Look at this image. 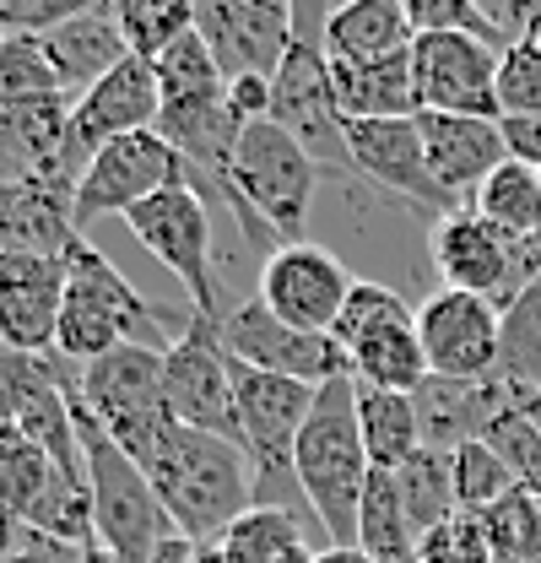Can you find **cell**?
Instances as JSON below:
<instances>
[{
  "label": "cell",
  "instance_id": "44",
  "mask_svg": "<svg viewBox=\"0 0 541 563\" xmlns=\"http://www.w3.org/2000/svg\"><path fill=\"white\" fill-rule=\"evenodd\" d=\"M0 563H87V548L49 537L27 520H11V526H0Z\"/></svg>",
  "mask_w": 541,
  "mask_h": 563
},
{
  "label": "cell",
  "instance_id": "15",
  "mask_svg": "<svg viewBox=\"0 0 541 563\" xmlns=\"http://www.w3.org/2000/svg\"><path fill=\"white\" fill-rule=\"evenodd\" d=\"M417 342L433 379H493L504 352V314L487 298L439 287L417 303Z\"/></svg>",
  "mask_w": 541,
  "mask_h": 563
},
{
  "label": "cell",
  "instance_id": "25",
  "mask_svg": "<svg viewBox=\"0 0 541 563\" xmlns=\"http://www.w3.org/2000/svg\"><path fill=\"white\" fill-rule=\"evenodd\" d=\"M346 374L352 385H368V390H401L417 396L422 379H428V357L417 342V309L390 320V325H374L363 342L346 347Z\"/></svg>",
  "mask_w": 541,
  "mask_h": 563
},
{
  "label": "cell",
  "instance_id": "56",
  "mask_svg": "<svg viewBox=\"0 0 541 563\" xmlns=\"http://www.w3.org/2000/svg\"><path fill=\"white\" fill-rule=\"evenodd\" d=\"M537 401H541V396H537Z\"/></svg>",
  "mask_w": 541,
  "mask_h": 563
},
{
  "label": "cell",
  "instance_id": "21",
  "mask_svg": "<svg viewBox=\"0 0 541 563\" xmlns=\"http://www.w3.org/2000/svg\"><path fill=\"white\" fill-rule=\"evenodd\" d=\"M422 152H428V174L439 179V190L455 207H472V196L509 163L498 120H476V114H417Z\"/></svg>",
  "mask_w": 541,
  "mask_h": 563
},
{
  "label": "cell",
  "instance_id": "4",
  "mask_svg": "<svg viewBox=\"0 0 541 563\" xmlns=\"http://www.w3.org/2000/svg\"><path fill=\"white\" fill-rule=\"evenodd\" d=\"M70 412H76V439H81V472H87V488H92V542L114 563H146L152 548L174 531L157 493L146 483V472L103 433V422L76 396H70Z\"/></svg>",
  "mask_w": 541,
  "mask_h": 563
},
{
  "label": "cell",
  "instance_id": "6",
  "mask_svg": "<svg viewBox=\"0 0 541 563\" xmlns=\"http://www.w3.org/2000/svg\"><path fill=\"white\" fill-rule=\"evenodd\" d=\"M428 261L439 272V287L487 298L504 314L520 298V287L541 272V244L537 239L520 244V239L498 233L493 222H482L472 207H461L428 222Z\"/></svg>",
  "mask_w": 541,
  "mask_h": 563
},
{
  "label": "cell",
  "instance_id": "8",
  "mask_svg": "<svg viewBox=\"0 0 541 563\" xmlns=\"http://www.w3.org/2000/svg\"><path fill=\"white\" fill-rule=\"evenodd\" d=\"M125 228L135 233V244L190 292V314H222L217 298V261H211V207L206 196L185 179L125 217Z\"/></svg>",
  "mask_w": 541,
  "mask_h": 563
},
{
  "label": "cell",
  "instance_id": "38",
  "mask_svg": "<svg viewBox=\"0 0 541 563\" xmlns=\"http://www.w3.org/2000/svg\"><path fill=\"white\" fill-rule=\"evenodd\" d=\"M152 70H157L163 103H185V98H201V92H217V87H222V70H217L201 33H185L163 60H152Z\"/></svg>",
  "mask_w": 541,
  "mask_h": 563
},
{
  "label": "cell",
  "instance_id": "54",
  "mask_svg": "<svg viewBox=\"0 0 541 563\" xmlns=\"http://www.w3.org/2000/svg\"><path fill=\"white\" fill-rule=\"evenodd\" d=\"M493 563H498V559H493Z\"/></svg>",
  "mask_w": 541,
  "mask_h": 563
},
{
  "label": "cell",
  "instance_id": "40",
  "mask_svg": "<svg viewBox=\"0 0 541 563\" xmlns=\"http://www.w3.org/2000/svg\"><path fill=\"white\" fill-rule=\"evenodd\" d=\"M401 314H411V303H406L396 287H385V282H357L352 298H346V309H341L336 331H331V342L346 352L352 342H363L374 325H390V320H401Z\"/></svg>",
  "mask_w": 541,
  "mask_h": 563
},
{
  "label": "cell",
  "instance_id": "39",
  "mask_svg": "<svg viewBox=\"0 0 541 563\" xmlns=\"http://www.w3.org/2000/svg\"><path fill=\"white\" fill-rule=\"evenodd\" d=\"M66 374L60 357H27V352L0 347V428H16L22 412Z\"/></svg>",
  "mask_w": 541,
  "mask_h": 563
},
{
  "label": "cell",
  "instance_id": "55",
  "mask_svg": "<svg viewBox=\"0 0 541 563\" xmlns=\"http://www.w3.org/2000/svg\"><path fill=\"white\" fill-rule=\"evenodd\" d=\"M537 244H541V239H537Z\"/></svg>",
  "mask_w": 541,
  "mask_h": 563
},
{
  "label": "cell",
  "instance_id": "42",
  "mask_svg": "<svg viewBox=\"0 0 541 563\" xmlns=\"http://www.w3.org/2000/svg\"><path fill=\"white\" fill-rule=\"evenodd\" d=\"M406 16H411V33H472L482 44H493L504 55V38L498 27L487 22L482 0H406Z\"/></svg>",
  "mask_w": 541,
  "mask_h": 563
},
{
  "label": "cell",
  "instance_id": "51",
  "mask_svg": "<svg viewBox=\"0 0 541 563\" xmlns=\"http://www.w3.org/2000/svg\"><path fill=\"white\" fill-rule=\"evenodd\" d=\"M87 563H114V559H109V553H103V548L92 542V548H87Z\"/></svg>",
  "mask_w": 541,
  "mask_h": 563
},
{
  "label": "cell",
  "instance_id": "5",
  "mask_svg": "<svg viewBox=\"0 0 541 563\" xmlns=\"http://www.w3.org/2000/svg\"><path fill=\"white\" fill-rule=\"evenodd\" d=\"M211 196L244 201L281 244H303L309 217H314V196H320V163L287 131H276L270 120H255V125L239 131L228 174L211 185Z\"/></svg>",
  "mask_w": 541,
  "mask_h": 563
},
{
  "label": "cell",
  "instance_id": "28",
  "mask_svg": "<svg viewBox=\"0 0 541 563\" xmlns=\"http://www.w3.org/2000/svg\"><path fill=\"white\" fill-rule=\"evenodd\" d=\"M352 548L368 563H417V526L406 515V498L396 472H374L363 504H357V537Z\"/></svg>",
  "mask_w": 541,
  "mask_h": 563
},
{
  "label": "cell",
  "instance_id": "37",
  "mask_svg": "<svg viewBox=\"0 0 541 563\" xmlns=\"http://www.w3.org/2000/svg\"><path fill=\"white\" fill-rule=\"evenodd\" d=\"M450 472H455V504H461V515H487L498 498H509V493L520 488L515 472L504 466V455H498L487 439L461 444V450L450 455Z\"/></svg>",
  "mask_w": 541,
  "mask_h": 563
},
{
  "label": "cell",
  "instance_id": "43",
  "mask_svg": "<svg viewBox=\"0 0 541 563\" xmlns=\"http://www.w3.org/2000/svg\"><path fill=\"white\" fill-rule=\"evenodd\" d=\"M417 563H493L482 520H476V515L444 520L439 531H428V537L417 542Z\"/></svg>",
  "mask_w": 541,
  "mask_h": 563
},
{
  "label": "cell",
  "instance_id": "32",
  "mask_svg": "<svg viewBox=\"0 0 541 563\" xmlns=\"http://www.w3.org/2000/svg\"><path fill=\"white\" fill-rule=\"evenodd\" d=\"M320 531H309L303 520H292L287 509H270V504H255V509H244L228 531H222V553L228 563H270L281 559L287 548H298V542H314ZM320 548H331L325 537H320Z\"/></svg>",
  "mask_w": 541,
  "mask_h": 563
},
{
  "label": "cell",
  "instance_id": "36",
  "mask_svg": "<svg viewBox=\"0 0 541 563\" xmlns=\"http://www.w3.org/2000/svg\"><path fill=\"white\" fill-rule=\"evenodd\" d=\"M487 531V548L498 563H541V504L526 488L498 498L487 515H476Z\"/></svg>",
  "mask_w": 541,
  "mask_h": 563
},
{
  "label": "cell",
  "instance_id": "41",
  "mask_svg": "<svg viewBox=\"0 0 541 563\" xmlns=\"http://www.w3.org/2000/svg\"><path fill=\"white\" fill-rule=\"evenodd\" d=\"M504 114H541V49L531 38L498 55V120Z\"/></svg>",
  "mask_w": 541,
  "mask_h": 563
},
{
  "label": "cell",
  "instance_id": "2",
  "mask_svg": "<svg viewBox=\"0 0 541 563\" xmlns=\"http://www.w3.org/2000/svg\"><path fill=\"white\" fill-rule=\"evenodd\" d=\"M179 331H185V325H168L98 244H87V239L70 244L66 309H60V336H55V357H60V363L81 368V363L125 347V342L168 352L179 342Z\"/></svg>",
  "mask_w": 541,
  "mask_h": 563
},
{
  "label": "cell",
  "instance_id": "49",
  "mask_svg": "<svg viewBox=\"0 0 541 563\" xmlns=\"http://www.w3.org/2000/svg\"><path fill=\"white\" fill-rule=\"evenodd\" d=\"M314 553H320L314 542H298V548H287L281 559H270V563H314Z\"/></svg>",
  "mask_w": 541,
  "mask_h": 563
},
{
  "label": "cell",
  "instance_id": "17",
  "mask_svg": "<svg viewBox=\"0 0 541 563\" xmlns=\"http://www.w3.org/2000/svg\"><path fill=\"white\" fill-rule=\"evenodd\" d=\"M314 396H320V385L233 363V422H239V444L261 477L292 472V444L314 412Z\"/></svg>",
  "mask_w": 541,
  "mask_h": 563
},
{
  "label": "cell",
  "instance_id": "11",
  "mask_svg": "<svg viewBox=\"0 0 541 563\" xmlns=\"http://www.w3.org/2000/svg\"><path fill=\"white\" fill-rule=\"evenodd\" d=\"M163 407L185 428L239 439V422H233V357L222 347L217 314H185L179 342L163 352Z\"/></svg>",
  "mask_w": 541,
  "mask_h": 563
},
{
  "label": "cell",
  "instance_id": "14",
  "mask_svg": "<svg viewBox=\"0 0 541 563\" xmlns=\"http://www.w3.org/2000/svg\"><path fill=\"white\" fill-rule=\"evenodd\" d=\"M217 331H222V347L233 363H250V368H266V374H287V379H303V385H331L346 374V352L331 336L281 325L261 298L222 303Z\"/></svg>",
  "mask_w": 541,
  "mask_h": 563
},
{
  "label": "cell",
  "instance_id": "22",
  "mask_svg": "<svg viewBox=\"0 0 541 563\" xmlns=\"http://www.w3.org/2000/svg\"><path fill=\"white\" fill-rule=\"evenodd\" d=\"M520 396L493 374V379H422L417 390V418H422V450L455 455L461 444L482 439Z\"/></svg>",
  "mask_w": 541,
  "mask_h": 563
},
{
  "label": "cell",
  "instance_id": "53",
  "mask_svg": "<svg viewBox=\"0 0 541 563\" xmlns=\"http://www.w3.org/2000/svg\"><path fill=\"white\" fill-rule=\"evenodd\" d=\"M520 407H526V412L537 418V428H541V401H520Z\"/></svg>",
  "mask_w": 541,
  "mask_h": 563
},
{
  "label": "cell",
  "instance_id": "23",
  "mask_svg": "<svg viewBox=\"0 0 541 563\" xmlns=\"http://www.w3.org/2000/svg\"><path fill=\"white\" fill-rule=\"evenodd\" d=\"M38 44H44V55H49V66H55L70 103L87 98L109 70H120L131 60L125 33H120V22H114V5H92V0H87L70 22H60L55 33H44Z\"/></svg>",
  "mask_w": 541,
  "mask_h": 563
},
{
  "label": "cell",
  "instance_id": "16",
  "mask_svg": "<svg viewBox=\"0 0 541 563\" xmlns=\"http://www.w3.org/2000/svg\"><path fill=\"white\" fill-rule=\"evenodd\" d=\"M411 87L422 114L498 120V49L472 33H422L411 44Z\"/></svg>",
  "mask_w": 541,
  "mask_h": 563
},
{
  "label": "cell",
  "instance_id": "33",
  "mask_svg": "<svg viewBox=\"0 0 541 563\" xmlns=\"http://www.w3.org/2000/svg\"><path fill=\"white\" fill-rule=\"evenodd\" d=\"M114 22L125 33V49L152 66L185 33H196V5L190 0H114Z\"/></svg>",
  "mask_w": 541,
  "mask_h": 563
},
{
  "label": "cell",
  "instance_id": "26",
  "mask_svg": "<svg viewBox=\"0 0 541 563\" xmlns=\"http://www.w3.org/2000/svg\"><path fill=\"white\" fill-rule=\"evenodd\" d=\"M331 81H336V109L341 120H417V87H411V55L379 60V66H336L331 60Z\"/></svg>",
  "mask_w": 541,
  "mask_h": 563
},
{
  "label": "cell",
  "instance_id": "24",
  "mask_svg": "<svg viewBox=\"0 0 541 563\" xmlns=\"http://www.w3.org/2000/svg\"><path fill=\"white\" fill-rule=\"evenodd\" d=\"M417 33L406 16V0H346L325 16V60L336 66H379L411 55Z\"/></svg>",
  "mask_w": 541,
  "mask_h": 563
},
{
  "label": "cell",
  "instance_id": "47",
  "mask_svg": "<svg viewBox=\"0 0 541 563\" xmlns=\"http://www.w3.org/2000/svg\"><path fill=\"white\" fill-rule=\"evenodd\" d=\"M146 563H196V542H190V537H179V531H168V537L152 548V559Z\"/></svg>",
  "mask_w": 541,
  "mask_h": 563
},
{
  "label": "cell",
  "instance_id": "9",
  "mask_svg": "<svg viewBox=\"0 0 541 563\" xmlns=\"http://www.w3.org/2000/svg\"><path fill=\"white\" fill-rule=\"evenodd\" d=\"M185 179H190L185 157L157 131L120 136L87 163V174H81V185L70 196V222L87 239V228H98L103 217H131L141 201H152V196H163V190H174Z\"/></svg>",
  "mask_w": 541,
  "mask_h": 563
},
{
  "label": "cell",
  "instance_id": "30",
  "mask_svg": "<svg viewBox=\"0 0 541 563\" xmlns=\"http://www.w3.org/2000/svg\"><path fill=\"white\" fill-rule=\"evenodd\" d=\"M472 211L482 222H493L498 233L531 244V239H541V174L526 163H504L472 196Z\"/></svg>",
  "mask_w": 541,
  "mask_h": 563
},
{
  "label": "cell",
  "instance_id": "7",
  "mask_svg": "<svg viewBox=\"0 0 541 563\" xmlns=\"http://www.w3.org/2000/svg\"><path fill=\"white\" fill-rule=\"evenodd\" d=\"M70 396L103 422V433L131 461H141L152 450V439L174 422L163 407V352L135 347V342L81 363L76 379H70Z\"/></svg>",
  "mask_w": 541,
  "mask_h": 563
},
{
  "label": "cell",
  "instance_id": "3",
  "mask_svg": "<svg viewBox=\"0 0 541 563\" xmlns=\"http://www.w3.org/2000/svg\"><path fill=\"white\" fill-rule=\"evenodd\" d=\"M292 477H298V488L309 498L325 542L331 548H352L357 504H363V488L374 477L368 450H363V428H357V385H352V374L320 385L314 412H309L298 444H292Z\"/></svg>",
  "mask_w": 541,
  "mask_h": 563
},
{
  "label": "cell",
  "instance_id": "48",
  "mask_svg": "<svg viewBox=\"0 0 541 563\" xmlns=\"http://www.w3.org/2000/svg\"><path fill=\"white\" fill-rule=\"evenodd\" d=\"M314 563H368V559H363L357 548H320V553H314Z\"/></svg>",
  "mask_w": 541,
  "mask_h": 563
},
{
  "label": "cell",
  "instance_id": "45",
  "mask_svg": "<svg viewBox=\"0 0 541 563\" xmlns=\"http://www.w3.org/2000/svg\"><path fill=\"white\" fill-rule=\"evenodd\" d=\"M87 0H0V38H44Z\"/></svg>",
  "mask_w": 541,
  "mask_h": 563
},
{
  "label": "cell",
  "instance_id": "46",
  "mask_svg": "<svg viewBox=\"0 0 541 563\" xmlns=\"http://www.w3.org/2000/svg\"><path fill=\"white\" fill-rule=\"evenodd\" d=\"M498 136H504L509 163H526V168L541 174V114H504L498 120Z\"/></svg>",
  "mask_w": 541,
  "mask_h": 563
},
{
  "label": "cell",
  "instance_id": "50",
  "mask_svg": "<svg viewBox=\"0 0 541 563\" xmlns=\"http://www.w3.org/2000/svg\"><path fill=\"white\" fill-rule=\"evenodd\" d=\"M196 563H228V553L217 542H196Z\"/></svg>",
  "mask_w": 541,
  "mask_h": 563
},
{
  "label": "cell",
  "instance_id": "20",
  "mask_svg": "<svg viewBox=\"0 0 541 563\" xmlns=\"http://www.w3.org/2000/svg\"><path fill=\"white\" fill-rule=\"evenodd\" d=\"M66 309V255L11 250L0 255V347L55 357Z\"/></svg>",
  "mask_w": 541,
  "mask_h": 563
},
{
  "label": "cell",
  "instance_id": "35",
  "mask_svg": "<svg viewBox=\"0 0 541 563\" xmlns=\"http://www.w3.org/2000/svg\"><path fill=\"white\" fill-rule=\"evenodd\" d=\"M49 98H66V87L49 66L44 44L38 38H0V114L33 109V103H49Z\"/></svg>",
  "mask_w": 541,
  "mask_h": 563
},
{
  "label": "cell",
  "instance_id": "27",
  "mask_svg": "<svg viewBox=\"0 0 541 563\" xmlns=\"http://www.w3.org/2000/svg\"><path fill=\"white\" fill-rule=\"evenodd\" d=\"M357 428H363V450H368L374 472H401L406 461L422 450L417 396H401V390L357 385Z\"/></svg>",
  "mask_w": 541,
  "mask_h": 563
},
{
  "label": "cell",
  "instance_id": "34",
  "mask_svg": "<svg viewBox=\"0 0 541 563\" xmlns=\"http://www.w3.org/2000/svg\"><path fill=\"white\" fill-rule=\"evenodd\" d=\"M396 483H401L406 515H411V526H417V542H422L428 531H439L444 520L461 515V504H455V472H450V455H444V450H417L401 472H396Z\"/></svg>",
  "mask_w": 541,
  "mask_h": 563
},
{
  "label": "cell",
  "instance_id": "13",
  "mask_svg": "<svg viewBox=\"0 0 541 563\" xmlns=\"http://www.w3.org/2000/svg\"><path fill=\"white\" fill-rule=\"evenodd\" d=\"M357 277L346 272L336 250L325 244H281L261 266L255 277V298L266 303L281 325H298V331H314V336H331L352 298Z\"/></svg>",
  "mask_w": 541,
  "mask_h": 563
},
{
  "label": "cell",
  "instance_id": "31",
  "mask_svg": "<svg viewBox=\"0 0 541 563\" xmlns=\"http://www.w3.org/2000/svg\"><path fill=\"white\" fill-rule=\"evenodd\" d=\"M49 477H55V455L33 433L0 428V526L27 520L33 504L49 488Z\"/></svg>",
  "mask_w": 541,
  "mask_h": 563
},
{
  "label": "cell",
  "instance_id": "18",
  "mask_svg": "<svg viewBox=\"0 0 541 563\" xmlns=\"http://www.w3.org/2000/svg\"><path fill=\"white\" fill-rule=\"evenodd\" d=\"M196 33L206 38L222 81L276 76L292 49V5H281V0H196Z\"/></svg>",
  "mask_w": 541,
  "mask_h": 563
},
{
  "label": "cell",
  "instance_id": "1",
  "mask_svg": "<svg viewBox=\"0 0 541 563\" xmlns=\"http://www.w3.org/2000/svg\"><path fill=\"white\" fill-rule=\"evenodd\" d=\"M135 466L146 472L168 526L190 542H222V531L255 509V461L239 439L168 422Z\"/></svg>",
  "mask_w": 541,
  "mask_h": 563
},
{
  "label": "cell",
  "instance_id": "19",
  "mask_svg": "<svg viewBox=\"0 0 541 563\" xmlns=\"http://www.w3.org/2000/svg\"><path fill=\"white\" fill-rule=\"evenodd\" d=\"M346 152H352V174L385 196H396L406 207H422L428 217H450L461 211L439 179L428 174V152L417 120H352L346 125Z\"/></svg>",
  "mask_w": 541,
  "mask_h": 563
},
{
  "label": "cell",
  "instance_id": "29",
  "mask_svg": "<svg viewBox=\"0 0 541 563\" xmlns=\"http://www.w3.org/2000/svg\"><path fill=\"white\" fill-rule=\"evenodd\" d=\"M498 379L520 396V401H537L541 396V272L520 298L504 309V352H498Z\"/></svg>",
  "mask_w": 541,
  "mask_h": 563
},
{
  "label": "cell",
  "instance_id": "12",
  "mask_svg": "<svg viewBox=\"0 0 541 563\" xmlns=\"http://www.w3.org/2000/svg\"><path fill=\"white\" fill-rule=\"evenodd\" d=\"M157 114H163V92H157V70L146 60H125L120 70H109L87 98L70 103V125H66V157H60V179L81 185L87 163L120 136H135V131H157Z\"/></svg>",
  "mask_w": 541,
  "mask_h": 563
},
{
  "label": "cell",
  "instance_id": "52",
  "mask_svg": "<svg viewBox=\"0 0 541 563\" xmlns=\"http://www.w3.org/2000/svg\"><path fill=\"white\" fill-rule=\"evenodd\" d=\"M526 38H531V44L541 49V11H537V22H531V33H526Z\"/></svg>",
  "mask_w": 541,
  "mask_h": 563
},
{
  "label": "cell",
  "instance_id": "10",
  "mask_svg": "<svg viewBox=\"0 0 541 563\" xmlns=\"http://www.w3.org/2000/svg\"><path fill=\"white\" fill-rule=\"evenodd\" d=\"M270 125L298 141L320 163V174L357 179L352 174V152H346V120H341V109H336L331 60H325L320 44H298L292 38L281 70L270 76Z\"/></svg>",
  "mask_w": 541,
  "mask_h": 563
}]
</instances>
